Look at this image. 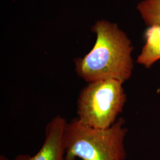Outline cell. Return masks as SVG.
<instances>
[{
	"label": "cell",
	"instance_id": "cell-1",
	"mask_svg": "<svg viewBox=\"0 0 160 160\" xmlns=\"http://www.w3.org/2000/svg\"><path fill=\"white\" fill-rule=\"evenodd\" d=\"M96 40L92 50L74 60L77 75L87 83L114 80L124 83L131 77L133 46L127 34L116 23L97 21L92 28Z\"/></svg>",
	"mask_w": 160,
	"mask_h": 160
},
{
	"label": "cell",
	"instance_id": "cell-2",
	"mask_svg": "<svg viewBox=\"0 0 160 160\" xmlns=\"http://www.w3.org/2000/svg\"><path fill=\"white\" fill-rule=\"evenodd\" d=\"M119 118L108 129H94L77 118L67 122L63 134L66 160H125L124 140L128 129Z\"/></svg>",
	"mask_w": 160,
	"mask_h": 160
},
{
	"label": "cell",
	"instance_id": "cell-3",
	"mask_svg": "<svg viewBox=\"0 0 160 160\" xmlns=\"http://www.w3.org/2000/svg\"><path fill=\"white\" fill-rule=\"evenodd\" d=\"M126 102L123 83L114 80L87 84L77 100V118L84 126L105 129L112 126Z\"/></svg>",
	"mask_w": 160,
	"mask_h": 160
},
{
	"label": "cell",
	"instance_id": "cell-4",
	"mask_svg": "<svg viewBox=\"0 0 160 160\" xmlns=\"http://www.w3.org/2000/svg\"><path fill=\"white\" fill-rule=\"evenodd\" d=\"M67 122L60 115L53 118L45 128L44 142L33 156L18 155L12 160H66L63 134Z\"/></svg>",
	"mask_w": 160,
	"mask_h": 160
},
{
	"label": "cell",
	"instance_id": "cell-5",
	"mask_svg": "<svg viewBox=\"0 0 160 160\" xmlns=\"http://www.w3.org/2000/svg\"><path fill=\"white\" fill-rule=\"evenodd\" d=\"M145 39L137 62L149 68L160 59V25L149 26L145 32Z\"/></svg>",
	"mask_w": 160,
	"mask_h": 160
},
{
	"label": "cell",
	"instance_id": "cell-6",
	"mask_svg": "<svg viewBox=\"0 0 160 160\" xmlns=\"http://www.w3.org/2000/svg\"><path fill=\"white\" fill-rule=\"evenodd\" d=\"M137 8L147 25H160V0H143Z\"/></svg>",
	"mask_w": 160,
	"mask_h": 160
},
{
	"label": "cell",
	"instance_id": "cell-7",
	"mask_svg": "<svg viewBox=\"0 0 160 160\" xmlns=\"http://www.w3.org/2000/svg\"><path fill=\"white\" fill-rule=\"evenodd\" d=\"M0 160H8V159L4 155L1 154L0 155Z\"/></svg>",
	"mask_w": 160,
	"mask_h": 160
}]
</instances>
